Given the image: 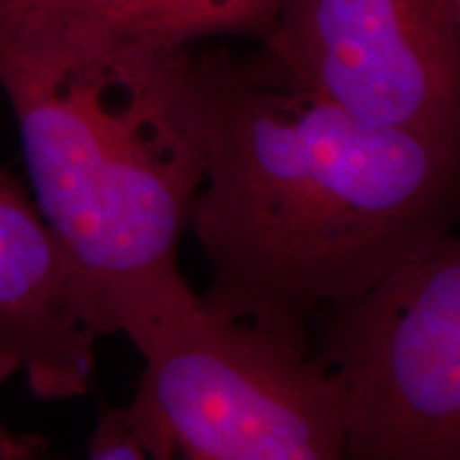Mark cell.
Masks as SVG:
<instances>
[{
	"label": "cell",
	"instance_id": "cell-8",
	"mask_svg": "<svg viewBox=\"0 0 460 460\" xmlns=\"http://www.w3.org/2000/svg\"><path fill=\"white\" fill-rule=\"evenodd\" d=\"M92 460H171L175 450L135 402L101 405L88 439Z\"/></svg>",
	"mask_w": 460,
	"mask_h": 460
},
{
	"label": "cell",
	"instance_id": "cell-7",
	"mask_svg": "<svg viewBox=\"0 0 460 460\" xmlns=\"http://www.w3.org/2000/svg\"><path fill=\"white\" fill-rule=\"evenodd\" d=\"M281 7L284 0H13L0 7V88L137 45L264 41Z\"/></svg>",
	"mask_w": 460,
	"mask_h": 460
},
{
	"label": "cell",
	"instance_id": "cell-5",
	"mask_svg": "<svg viewBox=\"0 0 460 460\" xmlns=\"http://www.w3.org/2000/svg\"><path fill=\"white\" fill-rule=\"evenodd\" d=\"M261 45L362 122L460 146V0H284Z\"/></svg>",
	"mask_w": 460,
	"mask_h": 460
},
{
	"label": "cell",
	"instance_id": "cell-6",
	"mask_svg": "<svg viewBox=\"0 0 460 460\" xmlns=\"http://www.w3.org/2000/svg\"><path fill=\"white\" fill-rule=\"evenodd\" d=\"M109 335L99 303L32 194L0 164V384L22 377L39 401L85 396L96 343Z\"/></svg>",
	"mask_w": 460,
	"mask_h": 460
},
{
	"label": "cell",
	"instance_id": "cell-1",
	"mask_svg": "<svg viewBox=\"0 0 460 460\" xmlns=\"http://www.w3.org/2000/svg\"><path fill=\"white\" fill-rule=\"evenodd\" d=\"M197 66L207 156L188 230L207 312L307 352L315 315L454 234L460 146L362 122L262 48Z\"/></svg>",
	"mask_w": 460,
	"mask_h": 460
},
{
	"label": "cell",
	"instance_id": "cell-9",
	"mask_svg": "<svg viewBox=\"0 0 460 460\" xmlns=\"http://www.w3.org/2000/svg\"><path fill=\"white\" fill-rule=\"evenodd\" d=\"M48 452V444L39 435L15 433L0 422V460H32Z\"/></svg>",
	"mask_w": 460,
	"mask_h": 460
},
{
	"label": "cell",
	"instance_id": "cell-2",
	"mask_svg": "<svg viewBox=\"0 0 460 460\" xmlns=\"http://www.w3.org/2000/svg\"><path fill=\"white\" fill-rule=\"evenodd\" d=\"M32 199L111 335L186 284L180 241L205 175V101L190 48L102 51L4 85Z\"/></svg>",
	"mask_w": 460,
	"mask_h": 460
},
{
	"label": "cell",
	"instance_id": "cell-4",
	"mask_svg": "<svg viewBox=\"0 0 460 460\" xmlns=\"http://www.w3.org/2000/svg\"><path fill=\"white\" fill-rule=\"evenodd\" d=\"M307 356L335 386L343 458H460V239H441L315 315Z\"/></svg>",
	"mask_w": 460,
	"mask_h": 460
},
{
	"label": "cell",
	"instance_id": "cell-3",
	"mask_svg": "<svg viewBox=\"0 0 460 460\" xmlns=\"http://www.w3.org/2000/svg\"><path fill=\"white\" fill-rule=\"evenodd\" d=\"M143 358L135 402L186 460H341L335 386L271 332L217 318L190 284L122 314Z\"/></svg>",
	"mask_w": 460,
	"mask_h": 460
},
{
	"label": "cell",
	"instance_id": "cell-10",
	"mask_svg": "<svg viewBox=\"0 0 460 460\" xmlns=\"http://www.w3.org/2000/svg\"><path fill=\"white\" fill-rule=\"evenodd\" d=\"M9 3H13V0H0V7H3V4H9Z\"/></svg>",
	"mask_w": 460,
	"mask_h": 460
}]
</instances>
